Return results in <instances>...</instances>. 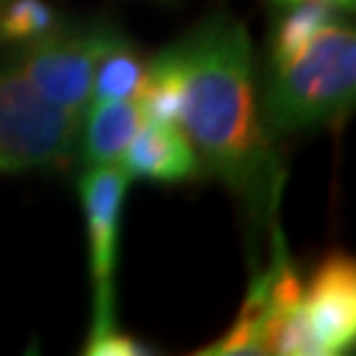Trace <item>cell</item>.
I'll return each instance as SVG.
<instances>
[{
	"label": "cell",
	"instance_id": "1",
	"mask_svg": "<svg viewBox=\"0 0 356 356\" xmlns=\"http://www.w3.org/2000/svg\"><path fill=\"white\" fill-rule=\"evenodd\" d=\"M178 83L176 125L199 165L236 195L254 222L275 216L284 167L261 125L254 51L245 26L211 14L160 51Z\"/></svg>",
	"mask_w": 356,
	"mask_h": 356
},
{
	"label": "cell",
	"instance_id": "2",
	"mask_svg": "<svg viewBox=\"0 0 356 356\" xmlns=\"http://www.w3.org/2000/svg\"><path fill=\"white\" fill-rule=\"evenodd\" d=\"M356 95V35L333 19L301 56L268 72L261 125L270 139L343 120Z\"/></svg>",
	"mask_w": 356,
	"mask_h": 356
},
{
	"label": "cell",
	"instance_id": "3",
	"mask_svg": "<svg viewBox=\"0 0 356 356\" xmlns=\"http://www.w3.org/2000/svg\"><path fill=\"white\" fill-rule=\"evenodd\" d=\"M83 116L47 102L12 54L0 58V162L7 172H65L79 160Z\"/></svg>",
	"mask_w": 356,
	"mask_h": 356
},
{
	"label": "cell",
	"instance_id": "4",
	"mask_svg": "<svg viewBox=\"0 0 356 356\" xmlns=\"http://www.w3.org/2000/svg\"><path fill=\"white\" fill-rule=\"evenodd\" d=\"M125 40L104 21H58L47 35L12 49V58L47 102L83 116L99 60Z\"/></svg>",
	"mask_w": 356,
	"mask_h": 356
},
{
	"label": "cell",
	"instance_id": "5",
	"mask_svg": "<svg viewBox=\"0 0 356 356\" xmlns=\"http://www.w3.org/2000/svg\"><path fill=\"white\" fill-rule=\"evenodd\" d=\"M301 319L315 356L343 354L356 338V268L347 254H331L303 289Z\"/></svg>",
	"mask_w": 356,
	"mask_h": 356
},
{
	"label": "cell",
	"instance_id": "6",
	"mask_svg": "<svg viewBox=\"0 0 356 356\" xmlns=\"http://www.w3.org/2000/svg\"><path fill=\"white\" fill-rule=\"evenodd\" d=\"M132 176L123 165H90L79 178V197L86 216L88 259L95 282V301H113V270L118 259L120 216Z\"/></svg>",
	"mask_w": 356,
	"mask_h": 356
},
{
	"label": "cell",
	"instance_id": "7",
	"mask_svg": "<svg viewBox=\"0 0 356 356\" xmlns=\"http://www.w3.org/2000/svg\"><path fill=\"white\" fill-rule=\"evenodd\" d=\"M120 162L132 178L153 183H185L202 169L197 151L181 127L165 120H144Z\"/></svg>",
	"mask_w": 356,
	"mask_h": 356
},
{
	"label": "cell",
	"instance_id": "8",
	"mask_svg": "<svg viewBox=\"0 0 356 356\" xmlns=\"http://www.w3.org/2000/svg\"><path fill=\"white\" fill-rule=\"evenodd\" d=\"M144 113L134 99L92 102L83 113L79 160L86 165H111L120 162L127 144L144 125Z\"/></svg>",
	"mask_w": 356,
	"mask_h": 356
},
{
	"label": "cell",
	"instance_id": "9",
	"mask_svg": "<svg viewBox=\"0 0 356 356\" xmlns=\"http://www.w3.org/2000/svg\"><path fill=\"white\" fill-rule=\"evenodd\" d=\"M287 12L277 17L273 33H270V67L287 65L305 51V47L331 24L338 19V7H333L326 0H298V3L284 5Z\"/></svg>",
	"mask_w": 356,
	"mask_h": 356
},
{
	"label": "cell",
	"instance_id": "10",
	"mask_svg": "<svg viewBox=\"0 0 356 356\" xmlns=\"http://www.w3.org/2000/svg\"><path fill=\"white\" fill-rule=\"evenodd\" d=\"M146 79V63L134 51L127 40H120L109 54L99 60L92 76L90 102H111V99H137Z\"/></svg>",
	"mask_w": 356,
	"mask_h": 356
},
{
	"label": "cell",
	"instance_id": "11",
	"mask_svg": "<svg viewBox=\"0 0 356 356\" xmlns=\"http://www.w3.org/2000/svg\"><path fill=\"white\" fill-rule=\"evenodd\" d=\"M58 21L44 0H7L0 7V44H26L47 35Z\"/></svg>",
	"mask_w": 356,
	"mask_h": 356
},
{
	"label": "cell",
	"instance_id": "12",
	"mask_svg": "<svg viewBox=\"0 0 356 356\" xmlns=\"http://www.w3.org/2000/svg\"><path fill=\"white\" fill-rule=\"evenodd\" d=\"M148 350L139 340L118 329L113 301H92V319L86 340V354L90 356H132Z\"/></svg>",
	"mask_w": 356,
	"mask_h": 356
},
{
	"label": "cell",
	"instance_id": "13",
	"mask_svg": "<svg viewBox=\"0 0 356 356\" xmlns=\"http://www.w3.org/2000/svg\"><path fill=\"white\" fill-rule=\"evenodd\" d=\"M275 3L291 5V3H298V0H275ZM326 3H331L333 7H338V10H354V0H326Z\"/></svg>",
	"mask_w": 356,
	"mask_h": 356
},
{
	"label": "cell",
	"instance_id": "14",
	"mask_svg": "<svg viewBox=\"0 0 356 356\" xmlns=\"http://www.w3.org/2000/svg\"><path fill=\"white\" fill-rule=\"evenodd\" d=\"M0 172H7V167L3 165V162H0Z\"/></svg>",
	"mask_w": 356,
	"mask_h": 356
},
{
	"label": "cell",
	"instance_id": "15",
	"mask_svg": "<svg viewBox=\"0 0 356 356\" xmlns=\"http://www.w3.org/2000/svg\"><path fill=\"white\" fill-rule=\"evenodd\" d=\"M5 3H7V0H0V7H3V5H5Z\"/></svg>",
	"mask_w": 356,
	"mask_h": 356
}]
</instances>
